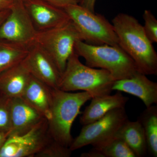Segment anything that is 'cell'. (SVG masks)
Masks as SVG:
<instances>
[{"label": "cell", "instance_id": "1", "mask_svg": "<svg viewBox=\"0 0 157 157\" xmlns=\"http://www.w3.org/2000/svg\"><path fill=\"white\" fill-rule=\"evenodd\" d=\"M119 45L131 57L140 73L157 75V54L143 26L135 17L120 13L112 21Z\"/></svg>", "mask_w": 157, "mask_h": 157}, {"label": "cell", "instance_id": "2", "mask_svg": "<svg viewBox=\"0 0 157 157\" xmlns=\"http://www.w3.org/2000/svg\"><path fill=\"white\" fill-rule=\"evenodd\" d=\"M92 98L86 92L70 93L53 89L51 116L47 121L48 133L52 139L70 147L73 139L71 133L73 122L81 107Z\"/></svg>", "mask_w": 157, "mask_h": 157}, {"label": "cell", "instance_id": "3", "mask_svg": "<svg viewBox=\"0 0 157 157\" xmlns=\"http://www.w3.org/2000/svg\"><path fill=\"white\" fill-rule=\"evenodd\" d=\"M79 57L74 50L69 57L58 89L67 92L83 91L93 98L110 94L115 81L111 74L83 64Z\"/></svg>", "mask_w": 157, "mask_h": 157}, {"label": "cell", "instance_id": "4", "mask_svg": "<svg viewBox=\"0 0 157 157\" xmlns=\"http://www.w3.org/2000/svg\"><path fill=\"white\" fill-rule=\"evenodd\" d=\"M74 50L92 68L107 70L115 80L130 78L140 72L133 59L120 45H96L82 40L75 43Z\"/></svg>", "mask_w": 157, "mask_h": 157}, {"label": "cell", "instance_id": "5", "mask_svg": "<svg viewBox=\"0 0 157 157\" xmlns=\"http://www.w3.org/2000/svg\"><path fill=\"white\" fill-rule=\"evenodd\" d=\"M63 9L84 42L96 45H119L113 26L104 15L96 14L79 4L70 5Z\"/></svg>", "mask_w": 157, "mask_h": 157}, {"label": "cell", "instance_id": "6", "mask_svg": "<svg viewBox=\"0 0 157 157\" xmlns=\"http://www.w3.org/2000/svg\"><path fill=\"white\" fill-rule=\"evenodd\" d=\"M82 36L71 20L63 25L37 33L34 43L42 47L50 55L62 75L78 40Z\"/></svg>", "mask_w": 157, "mask_h": 157}, {"label": "cell", "instance_id": "7", "mask_svg": "<svg viewBox=\"0 0 157 157\" xmlns=\"http://www.w3.org/2000/svg\"><path fill=\"white\" fill-rule=\"evenodd\" d=\"M128 120L124 108L113 109L95 121L83 125L78 136L73 139L69 148L73 151L106 140L114 136Z\"/></svg>", "mask_w": 157, "mask_h": 157}, {"label": "cell", "instance_id": "8", "mask_svg": "<svg viewBox=\"0 0 157 157\" xmlns=\"http://www.w3.org/2000/svg\"><path fill=\"white\" fill-rule=\"evenodd\" d=\"M51 138L45 119L23 135H9L0 150V157H35Z\"/></svg>", "mask_w": 157, "mask_h": 157}, {"label": "cell", "instance_id": "9", "mask_svg": "<svg viewBox=\"0 0 157 157\" xmlns=\"http://www.w3.org/2000/svg\"><path fill=\"white\" fill-rule=\"evenodd\" d=\"M0 26V39L31 46L35 42L36 29L23 1L16 0Z\"/></svg>", "mask_w": 157, "mask_h": 157}, {"label": "cell", "instance_id": "10", "mask_svg": "<svg viewBox=\"0 0 157 157\" xmlns=\"http://www.w3.org/2000/svg\"><path fill=\"white\" fill-rule=\"evenodd\" d=\"M24 60L33 76L52 88H59L62 74L53 59L42 47L33 43Z\"/></svg>", "mask_w": 157, "mask_h": 157}, {"label": "cell", "instance_id": "11", "mask_svg": "<svg viewBox=\"0 0 157 157\" xmlns=\"http://www.w3.org/2000/svg\"><path fill=\"white\" fill-rule=\"evenodd\" d=\"M23 2L38 32L63 25L70 20L63 9L45 0H24Z\"/></svg>", "mask_w": 157, "mask_h": 157}, {"label": "cell", "instance_id": "12", "mask_svg": "<svg viewBox=\"0 0 157 157\" xmlns=\"http://www.w3.org/2000/svg\"><path fill=\"white\" fill-rule=\"evenodd\" d=\"M45 119L21 97L11 98V129L9 135H23Z\"/></svg>", "mask_w": 157, "mask_h": 157}, {"label": "cell", "instance_id": "13", "mask_svg": "<svg viewBox=\"0 0 157 157\" xmlns=\"http://www.w3.org/2000/svg\"><path fill=\"white\" fill-rule=\"evenodd\" d=\"M112 90L123 92L139 98L146 107L157 103V83L138 72L130 78L115 80Z\"/></svg>", "mask_w": 157, "mask_h": 157}, {"label": "cell", "instance_id": "14", "mask_svg": "<svg viewBox=\"0 0 157 157\" xmlns=\"http://www.w3.org/2000/svg\"><path fill=\"white\" fill-rule=\"evenodd\" d=\"M31 76L24 59L0 74V93L11 98L21 97Z\"/></svg>", "mask_w": 157, "mask_h": 157}, {"label": "cell", "instance_id": "15", "mask_svg": "<svg viewBox=\"0 0 157 157\" xmlns=\"http://www.w3.org/2000/svg\"><path fill=\"white\" fill-rule=\"evenodd\" d=\"M129 98L124 96L121 92L114 95L94 97L90 104L86 107L80 117V123L85 125L95 121L113 109L124 108Z\"/></svg>", "mask_w": 157, "mask_h": 157}, {"label": "cell", "instance_id": "16", "mask_svg": "<svg viewBox=\"0 0 157 157\" xmlns=\"http://www.w3.org/2000/svg\"><path fill=\"white\" fill-rule=\"evenodd\" d=\"M53 89L32 75L21 97L48 121L51 116Z\"/></svg>", "mask_w": 157, "mask_h": 157}, {"label": "cell", "instance_id": "17", "mask_svg": "<svg viewBox=\"0 0 157 157\" xmlns=\"http://www.w3.org/2000/svg\"><path fill=\"white\" fill-rule=\"evenodd\" d=\"M114 135L124 141L136 157L145 156L147 154L146 138L143 127L139 121H131L128 120Z\"/></svg>", "mask_w": 157, "mask_h": 157}, {"label": "cell", "instance_id": "18", "mask_svg": "<svg viewBox=\"0 0 157 157\" xmlns=\"http://www.w3.org/2000/svg\"><path fill=\"white\" fill-rule=\"evenodd\" d=\"M146 138L147 153L157 157V107L152 105L146 109L138 117Z\"/></svg>", "mask_w": 157, "mask_h": 157}, {"label": "cell", "instance_id": "19", "mask_svg": "<svg viewBox=\"0 0 157 157\" xmlns=\"http://www.w3.org/2000/svg\"><path fill=\"white\" fill-rule=\"evenodd\" d=\"M30 46L0 39V74L25 58Z\"/></svg>", "mask_w": 157, "mask_h": 157}, {"label": "cell", "instance_id": "20", "mask_svg": "<svg viewBox=\"0 0 157 157\" xmlns=\"http://www.w3.org/2000/svg\"><path fill=\"white\" fill-rule=\"evenodd\" d=\"M92 146L102 157H136L125 141L115 135Z\"/></svg>", "mask_w": 157, "mask_h": 157}, {"label": "cell", "instance_id": "21", "mask_svg": "<svg viewBox=\"0 0 157 157\" xmlns=\"http://www.w3.org/2000/svg\"><path fill=\"white\" fill-rule=\"evenodd\" d=\"M72 152L69 147L62 145L51 137L35 157H69Z\"/></svg>", "mask_w": 157, "mask_h": 157}, {"label": "cell", "instance_id": "22", "mask_svg": "<svg viewBox=\"0 0 157 157\" xmlns=\"http://www.w3.org/2000/svg\"><path fill=\"white\" fill-rule=\"evenodd\" d=\"M11 98L0 93V133H10Z\"/></svg>", "mask_w": 157, "mask_h": 157}, {"label": "cell", "instance_id": "23", "mask_svg": "<svg viewBox=\"0 0 157 157\" xmlns=\"http://www.w3.org/2000/svg\"><path fill=\"white\" fill-rule=\"evenodd\" d=\"M143 17L144 21V30L152 43L157 42V20L150 10H145Z\"/></svg>", "mask_w": 157, "mask_h": 157}, {"label": "cell", "instance_id": "24", "mask_svg": "<svg viewBox=\"0 0 157 157\" xmlns=\"http://www.w3.org/2000/svg\"><path fill=\"white\" fill-rule=\"evenodd\" d=\"M48 2L59 7L64 9L70 5L79 4L80 0H45Z\"/></svg>", "mask_w": 157, "mask_h": 157}, {"label": "cell", "instance_id": "25", "mask_svg": "<svg viewBox=\"0 0 157 157\" xmlns=\"http://www.w3.org/2000/svg\"><path fill=\"white\" fill-rule=\"evenodd\" d=\"M96 1L97 0H80L79 5L90 11L95 12Z\"/></svg>", "mask_w": 157, "mask_h": 157}, {"label": "cell", "instance_id": "26", "mask_svg": "<svg viewBox=\"0 0 157 157\" xmlns=\"http://www.w3.org/2000/svg\"><path fill=\"white\" fill-rule=\"evenodd\" d=\"M16 0H0V11L11 8Z\"/></svg>", "mask_w": 157, "mask_h": 157}, {"label": "cell", "instance_id": "27", "mask_svg": "<svg viewBox=\"0 0 157 157\" xmlns=\"http://www.w3.org/2000/svg\"><path fill=\"white\" fill-rule=\"evenodd\" d=\"M10 9L0 11V26L5 21L10 13Z\"/></svg>", "mask_w": 157, "mask_h": 157}, {"label": "cell", "instance_id": "28", "mask_svg": "<svg viewBox=\"0 0 157 157\" xmlns=\"http://www.w3.org/2000/svg\"><path fill=\"white\" fill-rule=\"evenodd\" d=\"M9 135V134L8 133H0V150L5 143Z\"/></svg>", "mask_w": 157, "mask_h": 157}, {"label": "cell", "instance_id": "29", "mask_svg": "<svg viewBox=\"0 0 157 157\" xmlns=\"http://www.w3.org/2000/svg\"><path fill=\"white\" fill-rule=\"evenodd\" d=\"M21 1H24V0H21Z\"/></svg>", "mask_w": 157, "mask_h": 157}]
</instances>
